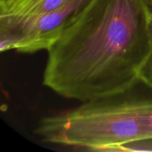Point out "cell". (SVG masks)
Returning <instances> with one entry per match:
<instances>
[{
  "instance_id": "6da1fadb",
  "label": "cell",
  "mask_w": 152,
  "mask_h": 152,
  "mask_svg": "<svg viewBox=\"0 0 152 152\" xmlns=\"http://www.w3.org/2000/svg\"><path fill=\"white\" fill-rule=\"evenodd\" d=\"M149 23L145 0H86L48 50L43 84L81 102L128 88L151 52Z\"/></svg>"
},
{
  "instance_id": "7a4b0ae2",
  "label": "cell",
  "mask_w": 152,
  "mask_h": 152,
  "mask_svg": "<svg viewBox=\"0 0 152 152\" xmlns=\"http://www.w3.org/2000/svg\"><path fill=\"white\" fill-rule=\"evenodd\" d=\"M82 102L42 118L36 134L48 143L99 152L152 137V87L140 79L122 91Z\"/></svg>"
},
{
  "instance_id": "3957f363",
  "label": "cell",
  "mask_w": 152,
  "mask_h": 152,
  "mask_svg": "<svg viewBox=\"0 0 152 152\" xmlns=\"http://www.w3.org/2000/svg\"><path fill=\"white\" fill-rule=\"evenodd\" d=\"M86 0H74L59 8L32 18L12 31H0L19 36L20 40L15 50L22 53L48 50L57 40L64 26L74 12Z\"/></svg>"
},
{
  "instance_id": "277c9868",
  "label": "cell",
  "mask_w": 152,
  "mask_h": 152,
  "mask_svg": "<svg viewBox=\"0 0 152 152\" xmlns=\"http://www.w3.org/2000/svg\"><path fill=\"white\" fill-rule=\"evenodd\" d=\"M150 152L152 151V137L144 138L111 147L107 152Z\"/></svg>"
},
{
  "instance_id": "5b68a950",
  "label": "cell",
  "mask_w": 152,
  "mask_h": 152,
  "mask_svg": "<svg viewBox=\"0 0 152 152\" xmlns=\"http://www.w3.org/2000/svg\"><path fill=\"white\" fill-rule=\"evenodd\" d=\"M149 7L150 11V23H149V30H150V37H151V52L145 62V65L142 67V70L140 74L139 78L141 80L145 83L146 84L149 85L152 87V1L145 0Z\"/></svg>"
},
{
  "instance_id": "8992f818",
  "label": "cell",
  "mask_w": 152,
  "mask_h": 152,
  "mask_svg": "<svg viewBox=\"0 0 152 152\" xmlns=\"http://www.w3.org/2000/svg\"><path fill=\"white\" fill-rule=\"evenodd\" d=\"M14 0H0V12L5 10Z\"/></svg>"
},
{
  "instance_id": "52a82bcc",
  "label": "cell",
  "mask_w": 152,
  "mask_h": 152,
  "mask_svg": "<svg viewBox=\"0 0 152 152\" xmlns=\"http://www.w3.org/2000/svg\"><path fill=\"white\" fill-rule=\"evenodd\" d=\"M14 1L18 3H20V4H26V3H28L30 2V1H31L32 0H14Z\"/></svg>"
},
{
  "instance_id": "ba28073f",
  "label": "cell",
  "mask_w": 152,
  "mask_h": 152,
  "mask_svg": "<svg viewBox=\"0 0 152 152\" xmlns=\"http://www.w3.org/2000/svg\"><path fill=\"white\" fill-rule=\"evenodd\" d=\"M34 3H33V4H34ZM31 5H30V6H31ZM28 7H29V6H28ZM26 8H27V7H26ZM26 8H25V9H26ZM25 9H23V10H25ZM22 10H20V11H22ZM20 11L16 12V13H15V12H14V13H3V12H0V13H19V12H20Z\"/></svg>"
},
{
  "instance_id": "9c48e42d",
  "label": "cell",
  "mask_w": 152,
  "mask_h": 152,
  "mask_svg": "<svg viewBox=\"0 0 152 152\" xmlns=\"http://www.w3.org/2000/svg\"><path fill=\"white\" fill-rule=\"evenodd\" d=\"M74 1V0H68V1Z\"/></svg>"
},
{
  "instance_id": "30bf717a",
  "label": "cell",
  "mask_w": 152,
  "mask_h": 152,
  "mask_svg": "<svg viewBox=\"0 0 152 152\" xmlns=\"http://www.w3.org/2000/svg\"><path fill=\"white\" fill-rule=\"evenodd\" d=\"M148 1H152V0H148Z\"/></svg>"
}]
</instances>
